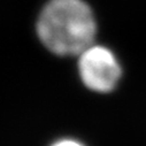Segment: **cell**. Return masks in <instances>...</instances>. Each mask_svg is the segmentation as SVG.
I'll return each instance as SVG.
<instances>
[{
  "label": "cell",
  "mask_w": 146,
  "mask_h": 146,
  "mask_svg": "<svg viewBox=\"0 0 146 146\" xmlns=\"http://www.w3.org/2000/svg\"><path fill=\"white\" fill-rule=\"evenodd\" d=\"M96 31L93 12L83 0H51L37 23L43 44L59 55H80L93 45Z\"/></svg>",
  "instance_id": "cell-1"
},
{
  "label": "cell",
  "mask_w": 146,
  "mask_h": 146,
  "mask_svg": "<svg viewBox=\"0 0 146 146\" xmlns=\"http://www.w3.org/2000/svg\"><path fill=\"white\" fill-rule=\"evenodd\" d=\"M52 146H84L81 143L76 141V140H71V139H63V140H59L56 143H54Z\"/></svg>",
  "instance_id": "cell-3"
},
{
  "label": "cell",
  "mask_w": 146,
  "mask_h": 146,
  "mask_svg": "<svg viewBox=\"0 0 146 146\" xmlns=\"http://www.w3.org/2000/svg\"><path fill=\"white\" fill-rule=\"evenodd\" d=\"M80 76L90 90L111 92L121 77V66L114 53L107 47L91 45L80 54Z\"/></svg>",
  "instance_id": "cell-2"
}]
</instances>
